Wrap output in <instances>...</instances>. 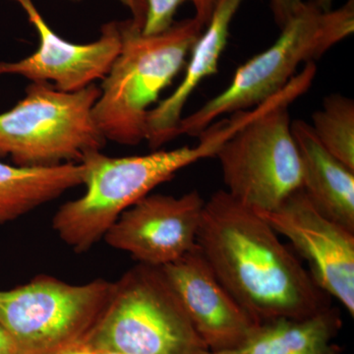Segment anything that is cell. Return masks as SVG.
<instances>
[{
    "instance_id": "30bf717a",
    "label": "cell",
    "mask_w": 354,
    "mask_h": 354,
    "mask_svg": "<svg viewBox=\"0 0 354 354\" xmlns=\"http://www.w3.org/2000/svg\"><path fill=\"white\" fill-rule=\"evenodd\" d=\"M204 205L196 190L179 197L147 195L127 209L102 239L140 264L164 267L196 246Z\"/></svg>"
},
{
    "instance_id": "44dd1931",
    "label": "cell",
    "mask_w": 354,
    "mask_h": 354,
    "mask_svg": "<svg viewBox=\"0 0 354 354\" xmlns=\"http://www.w3.org/2000/svg\"><path fill=\"white\" fill-rule=\"evenodd\" d=\"M0 354H17L13 339L1 324H0Z\"/></svg>"
},
{
    "instance_id": "8fae6325",
    "label": "cell",
    "mask_w": 354,
    "mask_h": 354,
    "mask_svg": "<svg viewBox=\"0 0 354 354\" xmlns=\"http://www.w3.org/2000/svg\"><path fill=\"white\" fill-rule=\"evenodd\" d=\"M17 2L36 29L37 50L17 62H0V75L24 77L31 83H48L62 92H76L104 78L120 50V23H106L101 36L88 44H75L48 26L32 0Z\"/></svg>"
},
{
    "instance_id": "5b68a950",
    "label": "cell",
    "mask_w": 354,
    "mask_h": 354,
    "mask_svg": "<svg viewBox=\"0 0 354 354\" xmlns=\"http://www.w3.org/2000/svg\"><path fill=\"white\" fill-rule=\"evenodd\" d=\"M270 48L237 68L232 82L201 108L183 118L177 136L198 137L221 116L256 108L281 92L298 67L323 57L354 32V0L324 11L314 0L304 6Z\"/></svg>"
},
{
    "instance_id": "7402d4cb",
    "label": "cell",
    "mask_w": 354,
    "mask_h": 354,
    "mask_svg": "<svg viewBox=\"0 0 354 354\" xmlns=\"http://www.w3.org/2000/svg\"><path fill=\"white\" fill-rule=\"evenodd\" d=\"M60 354H97V351L87 342H82L67 348L66 351Z\"/></svg>"
},
{
    "instance_id": "2e32d148",
    "label": "cell",
    "mask_w": 354,
    "mask_h": 354,
    "mask_svg": "<svg viewBox=\"0 0 354 354\" xmlns=\"http://www.w3.org/2000/svg\"><path fill=\"white\" fill-rule=\"evenodd\" d=\"M83 164L22 167L0 160V225L17 220L83 185Z\"/></svg>"
},
{
    "instance_id": "7c38bea8",
    "label": "cell",
    "mask_w": 354,
    "mask_h": 354,
    "mask_svg": "<svg viewBox=\"0 0 354 354\" xmlns=\"http://www.w3.org/2000/svg\"><path fill=\"white\" fill-rule=\"evenodd\" d=\"M160 268L212 353L239 348L260 325L221 283L197 244Z\"/></svg>"
},
{
    "instance_id": "8992f818",
    "label": "cell",
    "mask_w": 354,
    "mask_h": 354,
    "mask_svg": "<svg viewBox=\"0 0 354 354\" xmlns=\"http://www.w3.org/2000/svg\"><path fill=\"white\" fill-rule=\"evenodd\" d=\"M125 354H213L162 268L137 264L113 281L109 304L85 341Z\"/></svg>"
},
{
    "instance_id": "e0dca14e",
    "label": "cell",
    "mask_w": 354,
    "mask_h": 354,
    "mask_svg": "<svg viewBox=\"0 0 354 354\" xmlns=\"http://www.w3.org/2000/svg\"><path fill=\"white\" fill-rule=\"evenodd\" d=\"M312 120V129L324 148L354 171L353 100L341 94L328 95Z\"/></svg>"
},
{
    "instance_id": "4fadbf2b",
    "label": "cell",
    "mask_w": 354,
    "mask_h": 354,
    "mask_svg": "<svg viewBox=\"0 0 354 354\" xmlns=\"http://www.w3.org/2000/svg\"><path fill=\"white\" fill-rule=\"evenodd\" d=\"M245 0H218L208 24L190 51L185 75L167 99L149 111L146 141L158 149L176 138L184 106L191 95L206 78L218 71V62L227 46L230 28Z\"/></svg>"
},
{
    "instance_id": "7a4b0ae2",
    "label": "cell",
    "mask_w": 354,
    "mask_h": 354,
    "mask_svg": "<svg viewBox=\"0 0 354 354\" xmlns=\"http://www.w3.org/2000/svg\"><path fill=\"white\" fill-rule=\"evenodd\" d=\"M250 113L239 111L215 121L198 135L195 146L128 157H109L102 151L88 153L80 162L85 167V193L58 208L53 230L74 252H87L127 209L157 186L184 167L215 157L221 146L250 120Z\"/></svg>"
},
{
    "instance_id": "ac0fdd59",
    "label": "cell",
    "mask_w": 354,
    "mask_h": 354,
    "mask_svg": "<svg viewBox=\"0 0 354 354\" xmlns=\"http://www.w3.org/2000/svg\"><path fill=\"white\" fill-rule=\"evenodd\" d=\"M218 0H145L146 16L143 31L145 35H155L171 27L179 7L190 2L195 8L196 19L206 27Z\"/></svg>"
},
{
    "instance_id": "ffe728a7",
    "label": "cell",
    "mask_w": 354,
    "mask_h": 354,
    "mask_svg": "<svg viewBox=\"0 0 354 354\" xmlns=\"http://www.w3.org/2000/svg\"><path fill=\"white\" fill-rule=\"evenodd\" d=\"M129 9L132 14V19L138 24L144 26L146 16L145 0H118Z\"/></svg>"
},
{
    "instance_id": "9c48e42d",
    "label": "cell",
    "mask_w": 354,
    "mask_h": 354,
    "mask_svg": "<svg viewBox=\"0 0 354 354\" xmlns=\"http://www.w3.org/2000/svg\"><path fill=\"white\" fill-rule=\"evenodd\" d=\"M256 212L304 258L316 285L353 317L354 232L319 213L302 189L274 211Z\"/></svg>"
},
{
    "instance_id": "ba28073f",
    "label": "cell",
    "mask_w": 354,
    "mask_h": 354,
    "mask_svg": "<svg viewBox=\"0 0 354 354\" xmlns=\"http://www.w3.org/2000/svg\"><path fill=\"white\" fill-rule=\"evenodd\" d=\"M113 290V281L106 279L71 285L39 274L25 285L0 290V324L17 354H60L87 339Z\"/></svg>"
},
{
    "instance_id": "cb8c5ba5",
    "label": "cell",
    "mask_w": 354,
    "mask_h": 354,
    "mask_svg": "<svg viewBox=\"0 0 354 354\" xmlns=\"http://www.w3.org/2000/svg\"><path fill=\"white\" fill-rule=\"evenodd\" d=\"M97 354H125L122 353H118V351H97Z\"/></svg>"
},
{
    "instance_id": "277c9868",
    "label": "cell",
    "mask_w": 354,
    "mask_h": 354,
    "mask_svg": "<svg viewBox=\"0 0 354 354\" xmlns=\"http://www.w3.org/2000/svg\"><path fill=\"white\" fill-rule=\"evenodd\" d=\"M314 62L304 65L281 92L256 106L252 118L221 146L227 192L258 212H271L302 189V167L288 108L311 87Z\"/></svg>"
},
{
    "instance_id": "d6986e66",
    "label": "cell",
    "mask_w": 354,
    "mask_h": 354,
    "mask_svg": "<svg viewBox=\"0 0 354 354\" xmlns=\"http://www.w3.org/2000/svg\"><path fill=\"white\" fill-rule=\"evenodd\" d=\"M304 0H270L274 23L281 29L288 20L304 6Z\"/></svg>"
},
{
    "instance_id": "6da1fadb",
    "label": "cell",
    "mask_w": 354,
    "mask_h": 354,
    "mask_svg": "<svg viewBox=\"0 0 354 354\" xmlns=\"http://www.w3.org/2000/svg\"><path fill=\"white\" fill-rule=\"evenodd\" d=\"M197 245L221 283L258 322L307 318L332 306L330 295L271 225L225 190L205 201Z\"/></svg>"
},
{
    "instance_id": "9a60e30c",
    "label": "cell",
    "mask_w": 354,
    "mask_h": 354,
    "mask_svg": "<svg viewBox=\"0 0 354 354\" xmlns=\"http://www.w3.org/2000/svg\"><path fill=\"white\" fill-rule=\"evenodd\" d=\"M342 328L341 311L330 306L307 318L261 323L239 348L213 354H342L335 342Z\"/></svg>"
},
{
    "instance_id": "3957f363",
    "label": "cell",
    "mask_w": 354,
    "mask_h": 354,
    "mask_svg": "<svg viewBox=\"0 0 354 354\" xmlns=\"http://www.w3.org/2000/svg\"><path fill=\"white\" fill-rule=\"evenodd\" d=\"M118 23L120 50L102 78L93 118L106 141L135 146L146 140L151 106L187 64L205 27L187 18L164 32L145 35L132 18Z\"/></svg>"
},
{
    "instance_id": "603a6c76",
    "label": "cell",
    "mask_w": 354,
    "mask_h": 354,
    "mask_svg": "<svg viewBox=\"0 0 354 354\" xmlns=\"http://www.w3.org/2000/svg\"><path fill=\"white\" fill-rule=\"evenodd\" d=\"M314 1H315L319 8L324 11H329L333 9V3H334L335 0H314Z\"/></svg>"
},
{
    "instance_id": "5bb4252c",
    "label": "cell",
    "mask_w": 354,
    "mask_h": 354,
    "mask_svg": "<svg viewBox=\"0 0 354 354\" xmlns=\"http://www.w3.org/2000/svg\"><path fill=\"white\" fill-rule=\"evenodd\" d=\"M302 167V190L317 211L354 232V171L330 155L304 120L291 123Z\"/></svg>"
},
{
    "instance_id": "52a82bcc",
    "label": "cell",
    "mask_w": 354,
    "mask_h": 354,
    "mask_svg": "<svg viewBox=\"0 0 354 354\" xmlns=\"http://www.w3.org/2000/svg\"><path fill=\"white\" fill-rule=\"evenodd\" d=\"M101 88L95 84L62 92L31 83L13 108L0 113V158L22 167L80 164L106 145L93 118Z\"/></svg>"
}]
</instances>
